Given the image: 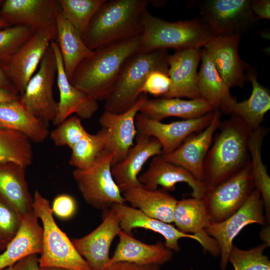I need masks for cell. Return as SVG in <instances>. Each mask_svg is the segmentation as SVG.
Listing matches in <instances>:
<instances>
[{
  "mask_svg": "<svg viewBox=\"0 0 270 270\" xmlns=\"http://www.w3.org/2000/svg\"><path fill=\"white\" fill-rule=\"evenodd\" d=\"M141 51V34L92 50L78 66L71 84L98 100H106L126 61Z\"/></svg>",
  "mask_w": 270,
  "mask_h": 270,
  "instance_id": "1",
  "label": "cell"
},
{
  "mask_svg": "<svg viewBox=\"0 0 270 270\" xmlns=\"http://www.w3.org/2000/svg\"><path fill=\"white\" fill-rule=\"evenodd\" d=\"M204 160L206 190L225 180L250 162L248 140L252 130L239 116L221 122Z\"/></svg>",
  "mask_w": 270,
  "mask_h": 270,
  "instance_id": "2",
  "label": "cell"
},
{
  "mask_svg": "<svg viewBox=\"0 0 270 270\" xmlns=\"http://www.w3.org/2000/svg\"><path fill=\"white\" fill-rule=\"evenodd\" d=\"M147 0H105L81 37L91 50L140 34Z\"/></svg>",
  "mask_w": 270,
  "mask_h": 270,
  "instance_id": "3",
  "label": "cell"
},
{
  "mask_svg": "<svg viewBox=\"0 0 270 270\" xmlns=\"http://www.w3.org/2000/svg\"><path fill=\"white\" fill-rule=\"evenodd\" d=\"M142 24V51L201 48L214 37L201 17L170 22L152 16L146 10Z\"/></svg>",
  "mask_w": 270,
  "mask_h": 270,
  "instance_id": "4",
  "label": "cell"
},
{
  "mask_svg": "<svg viewBox=\"0 0 270 270\" xmlns=\"http://www.w3.org/2000/svg\"><path fill=\"white\" fill-rule=\"evenodd\" d=\"M166 50L140 51L124 64L114 88L105 100L104 110L122 113L138 100L140 89L148 75L154 71L168 74Z\"/></svg>",
  "mask_w": 270,
  "mask_h": 270,
  "instance_id": "5",
  "label": "cell"
},
{
  "mask_svg": "<svg viewBox=\"0 0 270 270\" xmlns=\"http://www.w3.org/2000/svg\"><path fill=\"white\" fill-rule=\"evenodd\" d=\"M32 208L42 223V250L40 268H58L73 270H90L72 242L56 224L48 200L36 190Z\"/></svg>",
  "mask_w": 270,
  "mask_h": 270,
  "instance_id": "6",
  "label": "cell"
},
{
  "mask_svg": "<svg viewBox=\"0 0 270 270\" xmlns=\"http://www.w3.org/2000/svg\"><path fill=\"white\" fill-rule=\"evenodd\" d=\"M114 156L105 148L90 167L74 169L72 176L86 202L94 208L106 210L126 202L112 174Z\"/></svg>",
  "mask_w": 270,
  "mask_h": 270,
  "instance_id": "7",
  "label": "cell"
},
{
  "mask_svg": "<svg viewBox=\"0 0 270 270\" xmlns=\"http://www.w3.org/2000/svg\"><path fill=\"white\" fill-rule=\"evenodd\" d=\"M255 189L250 162L242 169L207 189L202 200L210 223L226 219L240 209Z\"/></svg>",
  "mask_w": 270,
  "mask_h": 270,
  "instance_id": "8",
  "label": "cell"
},
{
  "mask_svg": "<svg viewBox=\"0 0 270 270\" xmlns=\"http://www.w3.org/2000/svg\"><path fill=\"white\" fill-rule=\"evenodd\" d=\"M56 73V56L50 44L38 71L29 80L20 97V102L29 112L48 124L53 121L57 112L58 102L53 94Z\"/></svg>",
  "mask_w": 270,
  "mask_h": 270,
  "instance_id": "9",
  "label": "cell"
},
{
  "mask_svg": "<svg viewBox=\"0 0 270 270\" xmlns=\"http://www.w3.org/2000/svg\"><path fill=\"white\" fill-rule=\"evenodd\" d=\"M268 224L264 214V207L260 192L254 189L246 202L226 219L217 223H208L205 231L217 242L220 250V267L226 270L233 240L246 226Z\"/></svg>",
  "mask_w": 270,
  "mask_h": 270,
  "instance_id": "10",
  "label": "cell"
},
{
  "mask_svg": "<svg viewBox=\"0 0 270 270\" xmlns=\"http://www.w3.org/2000/svg\"><path fill=\"white\" fill-rule=\"evenodd\" d=\"M196 6L214 36L240 34L257 20L250 0H206L197 2Z\"/></svg>",
  "mask_w": 270,
  "mask_h": 270,
  "instance_id": "11",
  "label": "cell"
},
{
  "mask_svg": "<svg viewBox=\"0 0 270 270\" xmlns=\"http://www.w3.org/2000/svg\"><path fill=\"white\" fill-rule=\"evenodd\" d=\"M56 34L46 30L35 32L6 62L0 66L20 96Z\"/></svg>",
  "mask_w": 270,
  "mask_h": 270,
  "instance_id": "12",
  "label": "cell"
},
{
  "mask_svg": "<svg viewBox=\"0 0 270 270\" xmlns=\"http://www.w3.org/2000/svg\"><path fill=\"white\" fill-rule=\"evenodd\" d=\"M60 11L57 0H6L0 7V16L10 26L56 34V18Z\"/></svg>",
  "mask_w": 270,
  "mask_h": 270,
  "instance_id": "13",
  "label": "cell"
},
{
  "mask_svg": "<svg viewBox=\"0 0 270 270\" xmlns=\"http://www.w3.org/2000/svg\"><path fill=\"white\" fill-rule=\"evenodd\" d=\"M214 112L198 118L168 124L150 119L138 112L136 126L138 133L156 138L162 146V154H166L175 150L189 136L204 129L210 124Z\"/></svg>",
  "mask_w": 270,
  "mask_h": 270,
  "instance_id": "14",
  "label": "cell"
},
{
  "mask_svg": "<svg viewBox=\"0 0 270 270\" xmlns=\"http://www.w3.org/2000/svg\"><path fill=\"white\" fill-rule=\"evenodd\" d=\"M146 95H140L136 102L125 112L116 114L104 110L98 122L107 133L106 148L114 156L112 166L122 160L133 146L138 134L136 117L146 100Z\"/></svg>",
  "mask_w": 270,
  "mask_h": 270,
  "instance_id": "15",
  "label": "cell"
},
{
  "mask_svg": "<svg viewBox=\"0 0 270 270\" xmlns=\"http://www.w3.org/2000/svg\"><path fill=\"white\" fill-rule=\"evenodd\" d=\"M50 46L56 60V83L60 94L53 124L58 126L74 114L80 119L91 118L98 108V101L71 84L65 72L57 42L52 40Z\"/></svg>",
  "mask_w": 270,
  "mask_h": 270,
  "instance_id": "16",
  "label": "cell"
},
{
  "mask_svg": "<svg viewBox=\"0 0 270 270\" xmlns=\"http://www.w3.org/2000/svg\"><path fill=\"white\" fill-rule=\"evenodd\" d=\"M121 230L118 218L110 208L95 230L72 242L90 270H102L110 262L109 252L112 242Z\"/></svg>",
  "mask_w": 270,
  "mask_h": 270,
  "instance_id": "17",
  "label": "cell"
},
{
  "mask_svg": "<svg viewBox=\"0 0 270 270\" xmlns=\"http://www.w3.org/2000/svg\"><path fill=\"white\" fill-rule=\"evenodd\" d=\"M240 37L238 34L214 36L203 47L230 88L242 87L247 80L244 72L250 68V65L238 55Z\"/></svg>",
  "mask_w": 270,
  "mask_h": 270,
  "instance_id": "18",
  "label": "cell"
},
{
  "mask_svg": "<svg viewBox=\"0 0 270 270\" xmlns=\"http://www.w3.org/2000/svg\"><path fill=\"white\" fill-rule=\"evenodd\" d=\"M221 122L220 111L215 110L210 124L204 129L189 136L173 152L162 154L164 158L185 168L196 180L202 182L204 160Z\"/></svg>",
  "mask_w": 270,
  "mask_h": 270,
  "instance_id": "19",
  "label": "cell"
},
{
  "mask_svg": "<svg viewBox=\"0 0 270 270\" xmlns=\"http://www.w3.org/2000/svg\"><path fill=\"white\" fill-rule=\"evenodd\" d=\"M202 48L176 50L168 55V75L171 80L165 98H201L197 85V69L201 60Z\"/></svg>",
  "mask_w": 270,
  "mask_h": 270,
  "instance_id": "20",
  "label": "cell"
},
{
  "mask_svg": "<svg viewBox=\"0 0 270 270\" xmlns=\"http://www.w3.org/2000/svg\"><path fill=\"white\" fill-rule=\"evenodd\" d=\"M138 180L146 189L156 190L160 186L166 191L174 190L176 184L185 182L191 188L192 197L200 198L206 192L202 182L185 168L166 160L162 154L152 158L148 169L138 178Z\"/></svg>",
  "mask_w": 270,
  "mask_h": 270,
  "instance_id": "21",
  "label": "cell"
},
{
  "mask_svg": "<svg viewBox=\"0 0 270 270\" xmlns=\"http://www.w3.org/2000/svg\"><path fill=\"white\" fill-rule=\"evenodd\" d=\"M173 220L178 230L185 234H192L199 238L204 252H208L214 256H220L217 242L204 230L210 223V219L202 198L192 197L178 200Z\"/></svg>",
  "mask_w": 270,
  "mask_h": 270,
  "instance_id": "22",
  "label": "cell"
},
{
  "mask_svg": "<svg viewBox=\"0 0 270 270\" xmlns=\"http://www.w3.org/2000/svg\"><path fill=\"white\" fill-rule=\"evenodd\" d=\"M162 154V146L156 138L138 132L136 142L125 158L112 167V176L122 193L140 184L138 176L146 162Z\"/></svg>",
  "mask_w": 270,
  "mask_h": 270,
  "instance_id": "23",
  "label": "cell"
},
{
  "mask_svg": "<svg viewBox=\"0 0 270 270\" xmlns=\"http://www.w3.org/2000/svg\"><path fill=\"white\" fill-rule=\"evenodd\" d=\"M118 216L122 230L131 235L135 228L150 230L162 236L165 240V246L172 251L178 252L180 248L178 240L181 238H188L200 240L196 236L183 233L170 224L150 217L140 210L124 204H114L110 208Z\"/></svg>",
  "mask_w": 270,
  "mask_h": 270,
  "instance_id": "24",
  "label": "cell"
},
{
  "mask_svg": "<svg viewBox=\"0 0 270 270\" xmlns=\"http://www.w3.org/2000/svg\"><path fill=\"white\" fill-rule=\"evenodd\" d=\"M119 242L108 265L128 262L138 265H162L170 260L173 251L162 242L146 244L133 238L122 230L118 234Z\"/></svg>",
  "mask_w": 270,
  "mask_h": 270,
  "instance_id": "25",
  "label": "cell"
},
{
  "mask_svg": "<svg viewBox=\"0 0 270 270\" xmlns=\"http://www.w3.org/2000/svg\"><path fill=\"white\" fill-rule=\"evenodd\" d=\"M42 239V228L34 212L23 216L16 234L0 254V270L14 266L28 256L40 254Z\"/></svg>",
  "mask_w": 270,
  "mask_h": 270,
  "instance_id": "26",
  "label": "cell"
},
{
  "mask_svg": "<svg viewBox=\"0 0 270 270\" xmlns=\"http://www.w3.org/2000/svg\"><path fill=\"white\" fill-rule=\"evenodd\" d=\"M215 110L211 103L202 98L185 100L178 98L161 97L148 98L139 112L150 119L161 122L170 116L184 120L196 118Z\"/></svg>",
  "mask_w": 270,
  "mask_h": 270,
  "instance_id": "27",
  "label": "cell"
},
{
  "mask_svg": "<svg viewBox=\"0 0 270 270\" xmlns=\"http://www.w3.org/2000/svg\"><path fill=\"white\" fill-rule=\"evenodd\" d=\"M26 168L11 162H0V198L20 216L34 212L33 198L26 178Z\"/></svg>",
  "mask_w": 270,
  "mask_h": 270,
  "instance_id": "28",
  "label": "cell"
},
{
  "mask_svg": "<svg viewBox=\"0 0 270 270\" xmlns=\"http://www.w3.org/2000/svg\"><path fill=\"white\" fill-rule=\"evenodd\" d=\"M122 194L132 207L152 218L168 224L173 222L178 200L168 191L162 188L150 190L140 184L125 190Z\"/></svg>",
  "mask_w": 270,
  "mask_h": 270,
  "instance_id": "29",
  "label": "cell"
},
{
  "mask_svg": "<svg viewBox=\"0 0 270 270\" xmlns=\"http://www.w3.org/2000/svg\"><path fill=\"white\" fill-rule=\"evenodd\" d=\"M0 128L18 132L36 144L44 142L50 132L48 124L29 112L20 98L0 104Z\"/></svg>",
  "mask_w": 270,
  "mask_h": 270,
  "instance_id": "30",
  "label": "cell"
},
{
  "mask_svg": "<svg viewBox=\"0 0 270 270\" xmlns=\"http://www.w3.org/2000/svg\"><path fill=\"white\" fill-rule=\"evenodd\" d=\"M246 76L252 87L249 98L240 102L235 100L222 111L239 116L254 130L260 126L270 109V94L268 88L259 83L255 72L249 69Z\"/></svg>",
  "mask_w": 270,
  "mask_h": 270,
  "instance_id": "31",
  "label": "cell"
},
{
  "mask_svg": "<svg viewBox=\"0 0 270 270\" xmlns=\"http://www.w3.org/2000/svg\"><path fill=\"white\" fill-rule=\"evenodd\" d=\"M57 42L66 76L70 81L79 64L90 56L92 50L83 42L81 36L63 16L61 10L56 18Z\"/></svg>",
  "mask_w": 270,
  "mask_h": 270,
  "instance_id": "32",
  "label": "cell"
},
{
  "mask_svg": "<svg viewBox=\"0 0 270 270\" xmlns=\"http://www.w3.org/2000/svg\"><path fill=\"white\" fill-rule=\"evenodd\" d=\"M202 64L198 72L197 85L200 97L211 103L216 110H223L236 99L230 92L207 52L202 48Z\"/></svg>",
  "mask_w": 270,
  "mask_h": 270,
  "instance_id": "33",
  "label": "cell"
},
{
  "mask_svg": "<svg viewBox=\"0 0 270 270\" xmlns=\"http://www.w3.org/2000/svg\"><path fill=\"white\" fill-rule=\"evenodd\" d=\"M268 131L267 128L261 126L252 130L249 138L248 146L254 188L260 194L264 214L268 223L270 224V178L262 156L263 141Z\"/></svg>",
  "mask_w": 270,
  "mask_h": 270,
  "instance_id": "34",
  "label": "cell"
},
{
  "mask_svg": "<svg viewBox=\"0 0 270 270\" xmlns=\"http://www.w3.org/2000/svg\"><path fill=\"white\" fill-rule=\"evenodd\" d=\"M32 142L22 134L0 128V162H11L26 168L32 164Z\"/></svg>",
  "mask_w": 270,
  "mask_h": 270,
  "instance_id": "35",
  "label": "cell"
},
{
  "mask_svg": "<svg viewBox=\"0 0 270 270\" xmlns=\"http://www.w3.org/2000/svg\"><path fill=\"white\" fill-rule=\"evenodd\" d=\"M106 141L107 133L104 128L95 134L88 133L71 148L70 164L79 170L90 167L106 148Z\"/></svg>",
  "mask_w": 270,
  "mask_h": 270,
  "instance_id": "36",
  "label": "cell"
},
{
  "mask_svg": "<svg viewBox=\"0 0 270 270\" xmlns=\"http://www.w3.org/2000/svg\"><path fill=\"white\" fill-rule=\"evenodd\" d=\"M105 0H58L64 18L82 34Z\"/></svg>",
  "mask_w": 270,
  "mask_h": 270,
  "instance_id": "37",
  "label": "cell"
},
{
  "mask_svg": "<svg viewBox=\"0 0 270 270\" xmlns=\"http://www.w3.org/2000/svg\"><path fill=\"white\" fill-rule=\"evenodd\" d=\"M268 246L265 243L249 250H242L233 244L228 260L234 270H270V260L264 254Z\"/></svg>",
  "mask_w": 270,
  "mask_h": 270,
  "instance_id": "38",
  "label": "cell"
},
{
  "mask_svg": "<svg viewBox=\"0 0 270 270\" xmlns=\"http://www.w3.org/2000/svg\"><path fill=\"white\" fill-rule=\"evenodd\" d=\"M34 32L24 26L0 29V66L8 61Z\"/></svg>",
  "mask_w": 270,
  "mask_h": 270,
  "instance_id": "39",
  "label": "cell"
},
{
  "mask_svg": "<svg viewBox=\"0 0 270 270\" xmlns=\"http://www.w3.org/2000/svg\"><path fill=\"white\" fill-rule=\"evenodd\" d=\"M88 132L84 127L81 119L74 116L68 118L50 132V137L58 146L72 148Z\"/></svg>",
  "mask_w": 270,
  "mask_h": 270,
  "instance_id": "40",
  "label": "cell"
},
{
  "mask_svg": "<svg viewBox=\"0 0 270 270\" xmlns=\"http://www.w3.org/2000/svg\"><path fill=\"white\" fill-rule=\"evenodd\" d=\"M21 220L19 214L0 198V252L6 249L16 234Z\"/></svg>",
  "mask_w": 270,
  "mask_h": 270,
  "instance_id": "41",
  "label": "cell"
},
{
  "mask_svg": "<svg viewBox=\"0 0 270 270\" xmlns=\"http://www.w3.org/2000/svg\"><path fill=\"white\" fill-rule=\"evenodd\" d=\"M171 80L168 74L154 71L147 77L140 89V94H150L156 97L164 96L170 90Z\"/></svg>",
  "mask_w": 270,
  "mask_h": 270,
  "instance_id": "42",
  "label": "cell"
},
{
  "mask_svg": "<svg viewBox=\"0 0 270 270\" xmlns=\"http://www.w3.org/2000/svg\"><path fill=\"white\" fill-rule=\"evenodd\" d=\"M52 210V213L60 218H69L76 212V201L70 195L67 194L59 195L54 199Z\"/></svg>",
  "mask_w": 270,
  "mask_h": 270,
  "instance_id": "43",
  "label": "cell"
},
{
  "mask_svg": "<svg viewBox=\"0 0 270 270\" xmlns=\"http://www.w3.org/2000/svg\"><path fill=\"white\" fill-rule=\"evenodd\" d=\"M158 264L138 265L128 262H118L107 266L102 270H159Z\"/></svg>",
  "mask_w": 270,
  "mask_h": 270,
  "instance_id": "44",
  "label": "cell"
},
{
  "mask_svg": "<svg viewBox=\"0 0 270 270\" xmlns=\"http://www.w3.org/2000/svg\"><path fill=\"white\" fill-rule=\"evenodd\" d=\"M252 10L256 18L270 20V0H250Z\"/></svg>",
  "mask_w": 270,
  "mask_h": 270,
  "instance_id": "45",
  "label": "cell"
},
{
  "mask_svg": "<svg viewBox=\"0 0 270 270\" xmlns=\"http://www.w3.org/2000/svg\"><path fill=\"white\" fill-rule=\"evenodd\" d=\"M36 254L28 256L17 262L14 265L18 270H40Z\"/></svg>",
  "mask_w": 270,
  "mask_h": 270,
  "instance_id": "46",
  "label": "cell"
},
{
  "mask_svg": "<svg viewBox=\"0 0 270 270\" xmlns=\"http://www.w3.org/2000/svg\"><path fill=\"white\" fill-rule=\"evenodd\" d=\"M0 88L19 95L14 85L0 66Z\"/></svg>",
  "mask_w": 270,
  "mask_h": 270,
  "instance_id": "47",
  "label": "cell"
},
{
  "mask_svg": "<svg viewBox=\"0 0 270 270\" xmlns=\"http://www.w3.org/2000/svg\"><path fill=\"white\" fill-rule=\"evenodd\" d=\"M20 95L0 88V104L20 98Z\"/></svg>",
  "mask_w": 270,
  "mask_h": 270,
  "instance_id": "48",
  "label": "cell"
},
{
  "mask_svg": "<svg viewBox=\"0 0 270 270\" xmlns=\"http://www.w3.org/2000/svg\"><path fill=\"white\" fill-rule=\"evenodd\" d=\"M261 240L264 241V243L270 246V224L267 226L262 229L260 233Z\"/></svg>",
  "mask_w": 270,
  "mask_h": 270,
  "instance_id": "49",
  "label": "cell"
},
{
  "mask_svg": "<svg viewBox=\"0 0 270 270\" xmlns=\"http://www.w3.org/2000/svg\"><path fill=\"white\" fill-rule=\"evenodd\" d=\"M9 24L2 18L0 16V29L10 26Z\"/></svg>",
  "mask_w": 270,
  "mask_h": 270,
  "instance_id": "50",
  "label": "cell"
},
{
  "mask_svg": "<svg viewBox=\"0 0 270 270\" xmlns=\"http://www.w3.org/2000/svg\"><path fill=\"white\" fill-rule=\"evenodd\" d=\"M40 270H70L64 268H40Z\"/></svg>",
  "mask_w": 270,
  "mask_h": 270,
  "instance_id": "51",
  "label": "cell"
},
{
  "mask_svg": "<svg viewBox=\"0 0 270 270\" xmlns=\"http://www.w3.org/2000/svg\"><path fill=\"white\" fill-rule=\"evenodd\" d=\"M2 270H18L16 266H15V265L14 264V266H9V267H8L6 268H4Z\"/></svg>",
  "mask_w": 270,
  "mask_h": 270,
  "instance_id": "52",
  "label": "cell"
},
{
  "mask_svg": "<svg viewBox=\"0 0 270 270\" xmlns=\"http://www.w3.org/2000/svg\"><path fill=\"white\" fill-rule=\"evenodd\" d=\"M3 2H4V0H0V7H1Z\"/></svg>",
  "mask_w": 270,
  "mask_h": 270,
  "instance_id": "53",
  "label": "cell"
}]
</instances>
